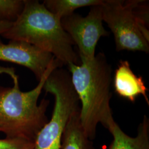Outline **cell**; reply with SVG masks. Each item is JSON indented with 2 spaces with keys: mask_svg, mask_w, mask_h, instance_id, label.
Here are the masks:
<instances>
[{
  "mask_svg": "<svg viewBox=\"0 0 149 149\" xmlns=\"http://www.w3.org/2000/svg\"><path fill=\"white\" fill-rule=\"evenodd\" d=\"M113 85L118 96L132 102H135L138 96H143L149 105L148 89L143 79L134 73L127 60L119 61L114 75Z\"/></svg>",
  "mask_w": 149,
  "mask_h": 149,
  "instance_id": "8",
  "label": "cell"
},
{
  "mask_svg": "<svg viewBox=\"0 0 149 149\" xmlns=\"http://www.w3.org/2000/svg\"><path fill=\"white\" fill-rule=\"evenodd\" d=\"M72 85L81 103L80 119L87 136L96 137L98 124L107 129L114 120L110 101L112 84L111 65L103 53L91 61L68 65Z\"/></svg>",
  "mask_w": 149,
  "mask_h": 149,
  "instance_id": "2",
  "label": "cell"
},
{
  "mask_svg": "<svg viewBox=\"0 0 149 149\" xmlns=\"http://www.w3.org/2000/svg\"><path fill=\"white\" fill-rule=\"evenodd\" d=\"M30 143L19 139L7 138L0 139V149H23Z\"/></svg>",
  "mask_w": 149,
  "mask_h": 149,
  "instance_id": "13",
  "label": "cell"
},
{
  "mask_svg": "<svg viewBox=\"0 0 149 149\" xmlns=\"http://www.w3.org/2000/svg\"><path fill=\"white\" fill-rule=\"evenodd\" d=\"M55 57L29 43L16 40L0 43V61L10 62L30 70L39 81Z\"/></svg>",
  "mask_w": 149,
  "mask_h": 149,
  "instance_id": "7",
  "label": "cell"
},
{
  "mask_svg": "<svg viewBox=\"0 0 149 149\" xmlns=\"http://www.w3.org/2000/svg\"><path fill=\"white\" fill-rule=\"evenodd\" d=\"M24 0H0V21L13 23L21 14Z\"/></svg>",
  "mask_w": 149,
  "mask_h": 149,
  "instance_id": "12",
  "label": "cell"
},
{
  "mask_svg": "<svg viewBox=\"0 0 149 149\" xmlns=\"http://www.w3.org/2000/svg\"><path fill=\"white\" fill-rule=\"evenodd\" d=\"M2 37L29 43L52 54L63 65L81 63L61 19L37 0H24L21 14Z\"/></svg>",
  "mask_w": 149,
  "mask_h": 149,
  "instance_id": "3",
  "label": "cell"
},
{
  "mask_svg": "<svg viewBox=\"0 0 149 149\" xmlns=\"http://www.w3.org/2000/svg\"><path fill=\"white\" fill-rule=\"evenodd\" d=\"M136 1L106 0L101 5L103 21L114 35L117 52L149 53V40L141 32L134 13Z\"/></svg>",
  "mask_w": 149,
  "mask_h": 149,
  "instance_id": "5",
  "label": "cell"
},
{
  "mask_svg": "<svg viewBox=\"0 0 149 149\" xmlns=\"http://www.w3.org/2000/svg\"><path fill=\"white\" fill-rule=\"evenodd\" d=\"M104 0H45L44 5L60 19L74 13L77 8L101 6Z\"/></svg>",
  "mask_w": 149,
  "mask_h": 149,
  "instance_id": "11",
  "label": "cell"
},
{
  "mask_svg": "<svg viewBox=\"0 0 149 149\" xmlns=\"http://www.w3.org/2000/svg\"><path fill=\"white\" fill-rule=\"evenodd\" d=\"M13 23L7 22L0 21V43L2 42L1 40L2 35L11 27Z\"/></svg>",
  "mask_w": 149,
  "mask_h": 149,
  "instance_id": "14",
  "label": "cell"
},
{
  "mask_svg": "<svg viewBox=\"0 0 149 149\" xmlns=\"http://www.w3.org/2000/svg\"><path fill=\"white\" fill-rule=\"evenodd\" d=\"M107 129L113 137L108 149H149V120L146 116L139 124L134 137L125 133L114 120L108 124Z\"/></svg>",
  "mask_w": 149,
  "mask_h": 149,
  "instance_id": "9",
  "label": "cell"
},
{
  "mask_svg": "<svg viewBox=\"0 0 149 149\" xmlns=\"http://www.w3.org/2000/svg\"><path fill=\"white\" fill-rule=\"evenodd\" d=\"M53 95L52 118L35 139L33 149H61L64 129L72 114L80 110V101L72 85L69 71L57 68L49 74L43 87Z\"/></svg>",
  "mask_w": 149,
  "mask_h": 149,
  "instance_id": "4",
  "label": "cell"
},
{
  "mask_svg": "<svg viewBox=\"0 0 149 149\" xmlns=\"http://www.w3.org/2000/svg\"><path fill=\"white\" fill-rule=\"evenodd\" d=\"M34 143H30L26 146L23 149H33Z\"/></svg>",
  "mask_w": 149,
  "mask_h": 149,
  "instance_id": "15",
  "label": "cell"
},
{
  "mask_svg": "<svg viewBox=\"0 0 149 149\" xmlns=\"http://www.w3.org/2000/svg\"><path fill=\"white\" fill-rule=\"evenodd\" d=\"M61 149H96L80 122V110L72 114L64 129Z\"/></svg>",
  "mask_w": 149,
  "mask_h": 149,
  "instance_id": "10",
  "label": "cell"
},
{
  "mask_svg": "<svg viewBox=\"0 0 149 149\" xmlns=\"http://www.w3.org/2000/svg\"><path fill=\"white\" fill-rule=\"evenodd\" d=\"M63 66L55 58L37 86L27 92L20 90L18 76L13 68H0V72L8 74L13 82L12 87L0 86V132L5 134L6 138L34 143L49 121L46 113L50 101L44 98L39 104L38 99L49 74Z\"/></svg>",
  "mask_w": 149,
  "mask_h": 149,
  "instance_id": "1",
  "label": "cell"
},
{
  "mask_svg": "<svg viewBox=\"0 0 149 149\" xmlns=\"http://www.w3.org/2000/svg\"><path fill=\"white\" fill-rule=\"evenodd\" d=\"M61 22L65 31L78 47L80 61L94 59L100 39L109 35L103 26L101 6L91 7L86 17L74 13L62 18Z\"/></svg>",
  "mask_w": 149,
  "mask_h": 149,
  "instance_id": "6",
  "label": "cell"
}]
</instances>
